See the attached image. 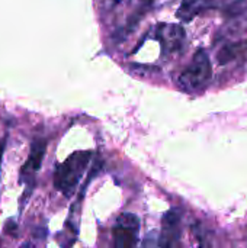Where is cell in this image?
<instances>
[{
  "instance_id": "1",
  "label": "cell",
  "mask_w": 247,
  "mask_h": 248,
  "mask_svg": "<svg viewBox=\"0 0 247 248\" xmlns=\"http://www.w3.org/2000/svg\"><path fill=\"white\" fill-rule=\"evenodd\" d=\"M92 158L90 151H77L71 154L67 160L57 166L54 173V186L66 198H71L80 179L83 177L89 161Z\"/></svg>"
},
{
  "instance_id": "2",
  "label": "cell",
  "mask_w": 247,
  "mask_h": 248,
  "mask_svg": "<svg viewBox=\"0 0 247 248\" xmlns=\"http://www.w3.org/2000/svg\"><path fill=\"white\" fill-rule=\"evenodd\" d=\"M213 67L205 51H197L191 65L179 77V84L188 92H195L204 87L211 78Z\"/></svg>"
},
{
  "instance_id": "3",
  "label": "cell",
  "mask_w": 247,
  "mask_h": 248,
  "mask_svg": "<svg viewBox=\"0 0 247 248\" xmlns=\"http://www.w3.org/2000/svg\"><path fill=\"white\" fill-rule=\"evenodd\" d=\"M179 224H181V214L176 209H170L163 217V227L165 232L160 237L159 246H172L179 238Z\"/></svg>"
},
{
  "instance_id": "4",
  "label": "cell",
  "mask_w": 247,
  "mask_h": 248,
  "mask_svg": "<svg viewBox=\"0 0 247 248\" xmlns=\"http://www.w3.org/2000/svg\"><path fill=\"white\" fill-rule=\"evenodd\" d=\"M45 150H47V142L44 140L33 141V144L31 147L29 157L22 167V171H20L22 176H25V174L31 176V173H36L41 169V164H42V160L45 155Z\"/></svg>"
},
{
  "instance_id": "5",
  "label": "cell",
  "mask_w": 247,
  "mask_h": 248,
  "mask_svg": "<svg viewBox=\"0 0 247 248\" xmlns=\"http://www.w3.org/2000/svg\"><path fill=\"white\" fill-rule=\"evenodd\" d=\"M137 235H138V231L132 228H125L119 225H115L114 228V243L116 247H134L137 244Z\"/></svg>"
},
{
  "instance_id": "6",
  "label": "cell",
  "mask_w": 247,
  "mask_h": 248,
  "mask_svg": "<svg viewBox=\"0 0 247 248\" xmlns=\"http://www.w3.org/2000/svg\"><path fill=\"white\" fill-rule=\"evenodd\" d=\"M197 1L198 0H183L182 1V6H181V10H179V15H182L183 12H189Z\"/></svg>"
}]
</instances>
